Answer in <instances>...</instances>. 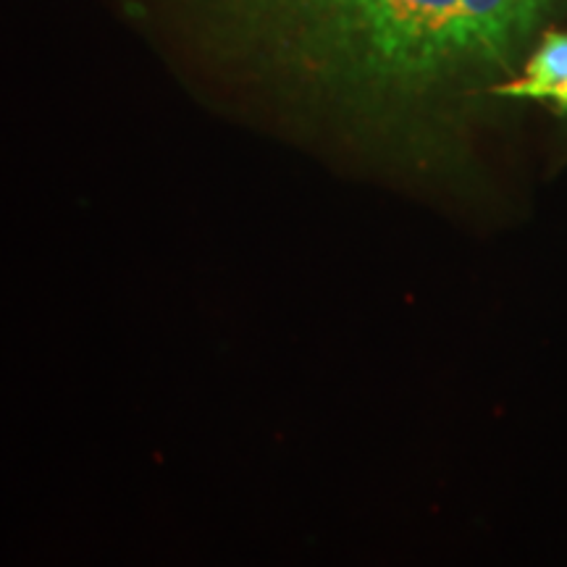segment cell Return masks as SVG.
<instances>
[{
	"mask_svg": "<svg viewBox=\"0 0 567 567\" xmlns=\"http://www.w3.org/2000/svg\"><path fill=\"white\" fill-rule=\"evenodd\" d=\"M276 48L375 84H421L463 61L460 0H243Z\"/></svg>",
	"mask_w": 567,
	"mask_h": 567,
	"instance_id": "1",
	"label": "cell"
},
{
	"mask_svg": "<svg viewBox=\"0 0 567 567\" xmlns=\"http://www.w3.org/2000/svg\"><path fill=\"white\" fill-rule=\"evenodd\" d=\"M544 0H460L463 59L505 61L534 30Z\"/></svg>",
	"mask_w": 567,
	"mask_h": 567,
	"instance_id": "2",
	"label": "cell"
},
{
	"mask_svg": "<svg viewBox=\"0 0 567 567\" xmlns=\"http://www.w3.org/2000/svg\"><path fill=\"white\" fill-rule=\"evenodd\" d=\"M499 95L509 97H536L551 101L557 109L567 111V32L549 34L528 61L526 74L520 80L496 87Z\"/></svg>",
	"mask_w": 567,
	"mask_h": 567,
	"instance_id": "3",
	"label": "cell"
}]
</instances>
